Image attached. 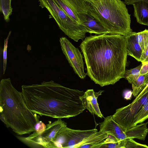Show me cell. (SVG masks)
Here are the masks:
<instances>
[{
	"label": "cell",
	"mask_w": 148,
	"mask_h": 148,
	"mask_svg": "<svg viewBox=\"0 0 148 148\" xmlns=\"http://www.w3.org/2000/svg\"><path fill=\"white\" fill-rule=\"evenodd\" d=\"M148 101L147 84L132 103L116 110L112 115L113 119L125 132L133 127L134 116Z\"/></svg>",
	"instance_id": "6"
},
{
	"label": "cell",
	"mask_w": 148,
	"mask_h": 148,
	"mask_svg": "<svg viewBox=\"0 0 148 148\" xmlns=\"http://www.w3.org/2000/svg\"><path fill=\"white\" fill-rule=\"evenodd\" d=\"M148 61V45L145 51L142 52L140 62Z\"/></svg>",
	"instance_id": "28"
},
{
	"label": "cell",
	"mask_w": 148,
	"mask_h": 148,
	"mask_svg": "<svg viewBox=\"0 0 148 148\" xmlns=\"http://www.w3.org/2000/svg\"><path fill=\"white\" fill-rule=\"evenodd\" d=\"M40 116L27 107L22 94L12 85L10 78L0 82V119L8 127L18 135L35 131Z\"/></svg>",
	"instance_id": "3"
},
{
	"label": "cell",
	"mask_w": 148,
	"mask_h": 148,
	"mask_svg": "<svg viewBox=\"0 0 148 148\" xmlns=\"http://www.w3.org/2000/svg\"><path fill=\"white\" fill-rule=\"evenodd\" d=\"M147 84H148V83H147Z\"/></svg>",
	"instance_id": "30"
},
{
	"label": "cell",
	"mask_w": 148,
	"mask_h": 148,
	"mask_svg": "<svg viewBox=\"0 0 148 148\" xmlns=\"http://www.w3.org/2000/svg\"><path fill=\"white\" fill-rule=\"evenodd\" d=\"M132 5L134 16L137 22L140 24L148 26V3L140 1Z\"/></svg>",
	"instance_id": "15"
},
{
	"label": "cell",
	"mask_w": 148,
	"mask_h": 148,
	"mask_svg": "<svg viewBox=\"0 0 148 148\" xmlns=\"http://www.w3.org/2000/svg\"><path fill=\"white\" fill-rule=\"evenodd\" d=\"M148 119V101L140 110L135 115L133 126L142 123Z\"/></svg>",
	"instance_id": "19"
},
{
	"label": "cell",
	"mask_w": 148,
	"mask_h": 148,
	"mask_svg": "<svg viewBox=\"0 0 148 148\" xmlns=\"http://www.w3.org/2000/svg\"><path fill=\"white\" fill-rule=\"evenodd\" d=\"M135 32H132L126 36L127 54L134 58L138 61L140 62L143 51L136 40Z\"/></svg>",
	"instance_id": "14"
},
{
	"label": "cell",
	"mask_w": 148,
	"mask_h": 148,
	"mask_svg": "<svg viewBox=\"0 0 148 148\" xmlns=\"http://www.w3.org/2000/svg\"><path fill=\"white\" fill-rule=\"evenodd\" d=\"M123 148L120 141L111 135H109L108 137L102 143L99 148Z\"/></svg>",
	"instance_id": "22"
},
{
	"label": "cell",
	"mask_w": 148,
	"mask_h": 148,
	"mask_svg": "<svg viewBox=\"0 0 148 148\" xmlns=\"http://www.w3.org/2000/svg\"><path fill=\"white\" fill-rule=\"evenodd\" d=\"M39 6L45 8L59 28L69 38L78 42L83 40L87 31L83 25L76 23L62 9L55 0H38Z\"/></svg>",
	"instance_id": "5"
},
{
	"label": "cell",
	"mask_w": 148,
	"mask_h": 148,
	"mask_svg": "<svg viewBox=\"0 0 148 148\" xmlns=\"http://www.w3.org/2000/svg\"><path fill=\"white\" fill-rule=\"evenodd\" d=\"M142 65V63L134 68L125 70L124 78H125L129 83L132 84L140 75V71Z\"/></svg>",
	"instance_id": "20"
},
{
	"label": "cell",
	"mask_w": 148,
	"mask_h": 148,
	"mask_svg": "<svg viewBox=\"0 0 148 148\" xmlns=\"http://www.w3.org/2000/svg\"><path fill=\"white\" fill-rule=\"evenodd\" d=\"M143 1L148 3V0H124V2L127 5H132L134 3L138 1Z\"/></svg>",
	"instance_id": "29"
},
{
	"label": "cell",
	"mask_w": 148,
	"mask_h": 148,
	"mask_svg": "<svg viewBox=\"0 0 148 148\" xmlns=\"http://www.w3.org/2000/svg\"><path fill=\"white\" fill-rule=\"evenodd\" d=\"M142 65L140 71V75H143L148 73V61L142 62Z\"/></svg>",
	"instance_id": "26"
},
{
	"label": "cell",
	"mask_w": 148,
	"mask_h": 148,
	"mask_svg": "<svg viewBox=\"0 0 148 148\" xmlns=\"http://www.w3.org/2000/svg\"><path fill=\"white\" fill-rule=\"evenodd\" d=\"M82 25L85 27L87 32L90 34H109L107 30L99 23L95 18L88 15L86 21Z\"/></svg>",
	"instance_id": "17"
},
{
	"label": "cell",
	"mask_w": 148,
	"mask_h": 148,
	"mask_svg": "<svg viewBox=\"0 0 148 148\" xmlns=\"http://www.w3.org/2000/svg\"><path fill=\"white\" fill-rule=\"evenodd\" d=\"M46 127V125L42 121H40L35 125V131L39 132L44 130Z\"/></svg>",
	"instance_id": "27"
},
{
	"label": "cell",
	"mask_w": 148,
	"mask_h": 148,
	"mask_svg": "<svg viewBox=\"0 0 148 148\" xmlns=\"http://www.w3.org/2000/svg\"><path fill=\"white\" fill-rule=\"evenodd\" d=\"M148 122L137 124L125 132L117 135L116 138L119 141L127 138H136L144 140L148 133Z\"/></svg>",
	"instance_id": "12"
},
{
	"label": "cell",
	"mask_w": 148,
	"mask_h": 148,
	"mask_svg": "<svg viewBox=\"0 0 148 148\" xmlns=\"http://www.w3.org/2000/svg\"><path fill=\"white\" fill-rule=\"evenodd\" d=\"M64 12L76 23L82 25L87 18L85 0H55Z\"/></svg>",
	"instance_id": "10"
},
{
	"label": "cell",
	"mask_w": 148,
	"mask_h": 148,
	"mask_svg": "<svg viewBox=\"0 0 148 148\" xmlns=\"http://www.w3.org/2000/svg\"><path fill=\"white\" fill-rule=\"evenodd\" d=\"M63 53L75 72L81 79L84 78L87 73L84 71L83 56L78 48L75 47L65 37L60 39Z\"/></svg>",
	"instance_id": "9"
},
{
	"label": "cell",
	"mask_w": 148,
	"mask_h": 148,
	"mask_svg": "<svg viewBox=\"0 0 148 148\" xmlns=\"http://www.w3.org/2000/svg\"><path fill=\"white\" fill-rule=\"evenodd\" d=\"M11 33V31H10L7 38L5 39L4 42V48L3 51V74H5L6 68L7 59V49L8 47V40L9 37Z\"/></svg>",
	"instance_id": "25"
},
{
	"label": "cell",
	"mask_w": 148,
	"mask_h": 148,
	"mask_svg": "<svg viewBox=\"0 0 148 148\" xmlns=\"http://www.w3.org/2000/svg\"><path fill=\"white\" fill-rule=\"evenodd\" d=\"M123 148H147L148 146L134 141L131 138H127L120 141Z\"/></svg>",
	"instance_id": "24"
},
{
	"label": "cell",
	"mask_w": 148,
	"mask_h": 148,
	"mask_svg": "<svg viewBox=\"0 0 148 148\" xmlns=\"http://www.w3.org/2000/svg\"><path fill=\"white\" fill-rule=\"evenodd\" d=\"M99 131L107 132L109 135L112 136L125 132L114 120L112 115L104 118V121L100 125Z\"/></svg>",
	"instance_id": "16"
},
{
	"label": "cell",
	"mask_w": 148,
	"mask_h": 148,
	"mask_svg": "<svg viewBox=\"0 0 148 148\" xmlns=\"http://www.w3.org/2000/svg\"><path fill=\"white\" fill-rule=\"evenodd\" d=\"M109 134L99 131L84 139L77 147L80 148H99Z\"/></svg>",
	"instance_id": "13"
},
{
	"label": "cell",
	"mask_w": 148,
	"mask_h": 148,
	"mask_svg": "<svg viewBox=\"0 0 148 148\" xmlns=\"http://www.w3.org/2000/svg\"><path fill=\"white\" fill-rule=\"evenodd\" d=\"M12 0H0V11L5 18H9L12 14Z\"/></svg>",
	"instance_id": "23"
},
{
	"label": "cell",
	"mask_w": 148,
	"mask_h": 148,
	"mask_svg": "<svg viewBox=\"0 0 148 148\" xmlns=\"http://www.w3.org/2000/svg\"><path fill=\"white\" fill-rule=\"evenodd\" d=\"M98 132L96 129L82 130L70 129L66 126L57 133L46 148H77L85 138Z\"/></svg>",
	"instance_id": "7"
},
{
	"label": "cell",
	"mask_w": 148,
	"mask_h": 148,
	"mask_svg": "<svg viewBox=\"0 0 148 148\" xmlns=\"http://www.w3.org/2000/svg\"><path fill=\"white\" fill-rule=\"evenodd\" d=\"M87 15L93 17L109 34L126 36L132 32L130 14L121 0H85Z\"/></svg>",
	"instance_id": "4"
},
{
	"label": "cell",
	"mask_w": 148,
	"mask_h": 148,
	"mask_svg": "<svg viewBox=\"0 0 148 148\" xmlns=\"http://www.w3.org/2000/svg\"><path fill=\"white\" fill-rule=\"evenodd\" d=\"M103 90H100L95 92L93 89L87 90L80 97L83 106L92 114H94L100 118L103 117L99 107L97 101L98 97L101 95Z\"/></svg>",
	"instance_id": "11"
},
{
	"label": "cell",
	"mask_w": 148,
	"mask_h": 148,
	"mask_svg": "<svg viewBox=\"0 0 148 148\" xmlns=\"http://www.w3.org/2000/svg\"><path fill=\"white\" fill-rule=\"evenodd\" d=\"M136 39L140 45L143 52L146 50L148 45V30H145L138 32H135Z\"/></svg>",
	"instance_id": "21"
},
{
	"label": "cell",
	"mask_w": 148,
	"mask_h": 148,
	"mask_svg": "<svg viewBox=\"0 0 148 148\" xmlns=\"http://www.w3.org/2000/svg\"><path fill=\"white\" fill-rule=\"evenodd\" d=\"M126 36L110 34H90L80 46L87 75L101 87L124 77L127 62Z\"/></svg>",
	"instance_id": "1"
},
{
	"label": "cell",
	"mask_w": 148,
	"mask_h": 148,
	"mask_svg": "<svg viewBox=\"0 0 148 148\" xmlns=\"http://www.w3.org/2000/svg\"><path fill=\"white\" fill-rule=\"evenodd\" d=\"M148 83V73L140 75L132 84L133 94L136 97Z\"/></svg>",
	"instance_id": "18"
},
{
	"label": "cell",
	"mask_w": 148,
	"mask_h": 148,
	"mask_svg": "<svg viewBox=\"0 0 148 148\" xmlns=\"http://www.w3.org/2000/svg\"><path fill=\"white\" fill-rule=\"evenodd\" d=\"M25 102L33 112L56 119L76 116L85 109L80 97L84 92L65 87L53 80L23 85Z\"/></svg>",
	"instance_id": "2"
},
{
	"label": "cell",
	"mask_w": 148,
	"mask_h": 148,
	"mask_svg": "<svg viewBox=\"0 0 148 148\" xmlns=\"http://www.w3.org/2000/svg\"><path fill=\"white\" fill-rule=\"evenodd\" d=\"M67 123L61 119L47 124L43 130L33 133L27 137L17 136L20 141L32 148H46L47 145L55 138L58 132Z\"/></svg>",
	"instance_id": "8"
}]
</instances>
